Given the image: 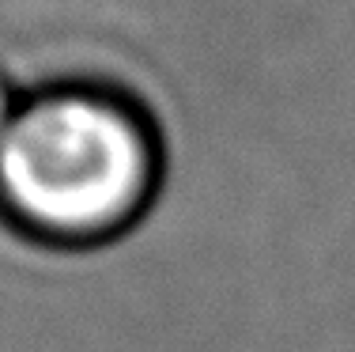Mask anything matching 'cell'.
<instances>
[{
	"instance_id": "cell-2",
	"label": "cell",
	"mask_w": 355,
	"mask_h": 352,
	"mask_svg": "<svg viewBox=\"0 0 355 352\" xmlns=\"http://www.w3.org/2000/svg\"><path fill=\"white\" fill-rule=\"evenodd\" d=\"M19 103H23L19 83H15L4 69H0V140H4V133H8V129H12L15 114H19Z\"/></svg>"
},
{
	"instance_id": "cell-1",
	"label": "cell",
	"mask_w": 355,
	"mask_h": 352,
	"mask_svg": "<svg viewBox=\"0 0 355 352\" xmlns=\"http://www.w3.org/2000/svg\"><path fill=\"white\" fill-rule=\"evenodd\" d=\"M163 178L155 114L110 83L27 91L0 140V216L49 250H95L140 228Z\"/></svg>"
}]
</instances>
